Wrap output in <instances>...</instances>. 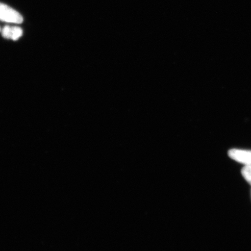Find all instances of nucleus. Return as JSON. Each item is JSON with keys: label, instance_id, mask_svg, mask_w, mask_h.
Returning <instances> with one entry per match:
<instances>
[{"label": "nucleus", "instance_id": "nucleus-1", "mask_svg": "<svg viewBox=\"0 0 251 251\" xmlns=\"http://www.w3.org/2000/svg\"><path fill=\"white\" fill-rule=\"evenodd\" d=\"M0 20L8 23L21 24L23 18L13 8L0 3Z\"/></svg>", "mask_w": 251, "mask_h": 251}, {"label": "nucleus", "instance_id": "nucleus-4", "mask_svg": "<svg viewBox=\"0 0 251 251\" xmlns=\"http://www.w3.org/2000/svg\"><path fill=\"white\" fill-rule=\"evenodd\" d=\"M245 179L251 185V166H246L241 170Z\"/></svg>", "mask_w": 251, "mask_h": 251}, {"label": "nucleus", "instance_id": "nucleus-3", "mask_svg": "<svg viewBox=\"0 0 251 251\" xmlns=\"http://www.w3.org/2000/svg\"><path fill=\"white\" fill-rule=\"evenodd\" d=\"M2 34L4 38L17 40L23 35V31L19 27L6 26L3 29Z\"/></svg>", "mask_w": 251, "mask_h": 251}, {"label": "nucleus", "instance_id": "nucleus-2", "mask_svg": "<svg viewBox=\"0 0 251 251\" xmlns=\"http://www.w3.org/2000/svg\"><path fill=\"white\" fill-rule=\"evenodd\" d=\"M228 156L241 164L251 166V151L231 149L228 151Z\"/></svg>", "mask_w": 251, "mask_h": 251}]
</instances>
